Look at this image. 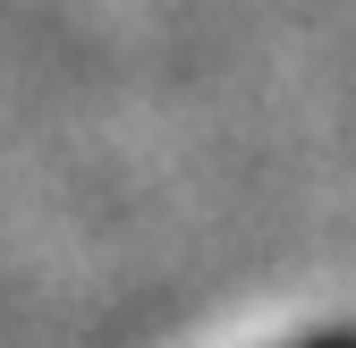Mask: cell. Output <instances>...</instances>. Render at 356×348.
Segmentation results:
<instances>
[{
    "label": "cell",
    "instance_id": "cell-1",
    "mask_svg": "<svg viewBox=\"0 0 356 348\" xmlns=\"http://www.w3.org/2000/svg\"><path fill=\"white\" fill-rule=\"evenodd\" d=\"M289 348H356V331H314V340H289Z\"/></svg>",
    "mask_w": 356,
    "mask_h": 348
}]
</instances>
